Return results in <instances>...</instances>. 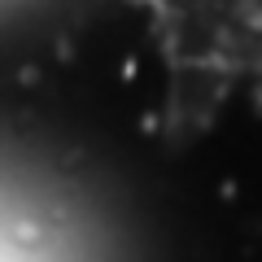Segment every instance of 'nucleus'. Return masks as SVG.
<instances>
[{
    "label": "nucleus",
    "mask_w": 262,
    "mask_h": 262,
    "mask_svg": "<svg viewBox=\"0 0 262 262\" xmlns=\"http://www.w3.org/2000/svg\"><path fill=\"white\" fill-rule=\"evenodd\" d=\"M179 57L232 75L262 70V0H153Z\"/></svg>",
    "instance_id": "f257e3e1"
}]
</instances>
